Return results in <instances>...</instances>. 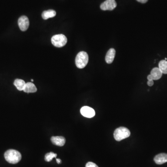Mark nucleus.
<instances>
[{
	"mask_svg": "<svg viewBox=\"0 0 167 167\" xmlns=\"http://www.w3.org/2000/svg\"><path fill=\"white\" fill-rule=\"evenodd\" d=\"M162 74H163L159 68H155L151 70L150 74L151 75L154 80H158L161 79Z\"/></svg>",
	"mask_w": 167,
	"mask_h": 167,
	"instance_id": "obj_11",
	"label": "nucleus"
},
{
	"mask_svg": "<svg viewBox=\"0 0 167 167\" xmlns=\"http://www.w3.org/2000/svg\"><path fill=\"white\" fill-rule=\"evenodd\" d=\"M57 162L58 164H60L61 162V159H56Z\"/></svg>",
	"mask_w": 167,
	"mask_h": 167,
	"instance_id": "obj_21",
	"label": "nucleus"
},
{
	"mask_svg": "<svg viewBox=\"0 0 167 167\" xmlns=\"http://www.w3.org/2000/svg\"><path fill=\"white\" fill-rule=\"evenodd\" d=\"M51 42L54 46L57 47H61L67 44L68 39L64 34H56L52 37Z\"/></svg>",
	"mask_w": 167,
	"mask_h": 167,
	"instance_id": "obj_4",
	"label": "nucleus"
},
{
	"mask_svg": "<svg viewBox=\"0 0 167 167\" xmlns=\"http://www.w3.org/2000/svg\"><path fill=\"white\" fill-rule=\"evenodd\" d=\"M56 12L54 10H48L44 11L42 13V17L44 20H47L48 19L52 18L56 16Z\"/></svg>",
	"mask_w": 167,
	"mask_h": 167,
	"instance_id": "obj_13",
	"label": "nucleus"
},
{
	"mask_svg": "<svg viewBox=\"0 0 167 167\" xmlns=\"http://www.w3.org/2000/svg\"><path fill=\"white\" fill-rule=\"evenodd\" d=\"M116 51L114 49H111L109 50L106 56V61L107 64H111L113 62L115 58Z\"/></svg>",
	"mask_w": 167,
	"mask_h": 167,
	"instance_id": "obj_10",
	"label": "nucleus"
},
{
	"mask_svg": "<svg viewBox=\"0 0 167 167\" xmlns=\"http://www.w3.org/2000/svg\"><path fill=\"white\" fill-rule=\"evenodd\" d=\"M52 143L55 145L58 146H63L65 144V139L63 137H52L51 138Z\"/></svg>",
	"mask_w": 167,
	"mask_h": 167,
	"instance_id": "obj_9",
	"label": "nucleus"
},
{
	"mask_svg": "<svg viewBox=\"0 0 167 167\" xmlns=\"http://www.w3.org/2000/svg\"><path fill=\"white\" fill-rule=\"evenodd\" d=\"M137 1L142 3H145L148 2V0H137Z\"/></svg>",
	"mask_w": 167,
	"mask_h": 167,
	"instance_id": "obj_19",
	"label": "nucleus"
},
{
	"mask_svg": "<svg viewBox=\"0 0 167 167\" xmlns=\"http://www.w3.org/2000/svg\"><path fill=\"white\" fill-rule=\"evenodd\" d=\"M89 61V57L86 52H80L77 55L75 58V64L76 67L80 69L85 68Z\"/></svg>",
	"mask_w": 167,
	"mask_h": 167,
	"instance_id": "obj_2",
	"label": "nucleus"
},
{
	"mask_svg": "<svg viewBox=\"0 0 167 167\" xmlns=\"http://www.w3.org/2000/svg\"><path fill=\"white\" fill-rule=\"evenodd\" d=\"M5 160L11 164H16L19 162L21 159V154L17 150H9L4 154Z\"/></svg>",
	"mask_w": 167,
	"mask_h": 167,
	"instance_id": "obj_1",
	"label": "nucleus"
},
{
	"mask_svg": "<svg viewBox=\"0 0 167 167\" xmlns=\"http://www.w3.org/2000/svg\"><path fill=\"white\" fill-rule=\"evenodd\" d=\"M37 91V88L35 85L31 82H27L26 83L23 91L27 93H34Z\"/></svg>",
	"mask_w": 167,
	"mask_h": 167,
	"instance_id": "obj_12",
	"label": "nucleus"
},
{
	"mask_svg": "<svg viewBox=\"0 0 167 167\" xmlns=\"http://www.w3.org/2000/svg\"><path fill=\"white\" fill-rule=\"evenodd\" d=\"M117 5L115 0H106L101 4L100 8L104 11L112 10L116 8Z\"/></svg>",
	"mask_w": 167,
	"mask_h": 167,
	"instance_id": "obj_5",
	"label": "nucleus"
},
{
	"mask_svg": "<svg viewBox=\"0 0 167 167\" xmlns=\"http://www.w3.org/2000/svg\"><path fill=\"white\" fill-rule=\"evenodd\" d=\"M131 135V132L129 129L124 127H120L115 130L114 132V137L117 141H120L123 139L128 138Z\"/></svg>",
	"mask_w": 167,
	"mask_h": 167,
	"instance_id": "obj_3",
	"label": "nucleus"
},
{
	"mask_svg": "<svg viewBox=\"0 0 167 167\" xmlns=\"http://www.w3.org/2000/svg\"><path fill=\"white\" fill-rule=\"evenodd\" d=\"M18 24L20 30L22 31H25L29 27V20L26 16H21L19 19Z\"/></svg>",
	"mask_w": 167,
	"mask_h": 167,
	"instance_id": "obj_6",
	"label": "nucleus"
},
{
	"mask_svg": "<svg viewBox=\"0 0 167 167\" xmlns=\"http://www.w3.org/2000/svg\"><path fill=\"white\" fill-rule=\"evenodd\" d=\"M155 162L157 164H162L167 162V154L161 153L155 156L154 159Z\"/></svg>",
	"mask_w": 167,
	"mask_h": 167,
	"instance_id": "obj_8",
	"label": "nucleus"
},
{
	"mask_svg": "<svg viewBox=\"0 0 167 167\" xmlns=\"http://www.w3.org/2000/svg\"><path fill=\"white\" fill-rule=\"evenodd\" d=\"M147 79H148V80H153V78H152V76H151V75L150 74L147 77Z\"/></svg>",
	"mask_w": 167,
	"mask_h": 167,
	"instance_id": "obj_20",
	"label": "nucleus"
},
{
	"mask_svg": "<svg viewBox=\"0 0 167 167\" xmlns=\"http://www.w3.org/2000/svg\"><path fill=\"white\" fill-rule=\"evenodd\" d=\"M14 84L19 91H23L26 85V83L23 80L16 79L14 80Z\"/></svg>",
	"mask_w": 167,
	"mask_h": 167,
	"instance_id": "obj_14",
	"label": "nucleus"
},
{
	"mask_svg": "<svg viewBox=\"0 0 167 167\" xmlns=\"http://www.w3.org/2000/svg\"><path fill=\"white\" fill-rule=\"evenodd\" d=\"M31 81H33V80H31Z\"/></svg>",
	"mask_w": 167,
	"mask_h": 167,
	"instance_id": "obj_22",
	"label": "nucleus"
},
{
	"mask_svg": "<svg viewBox=\"0 0 167 167\" xmlns=\"http://www.w3.org/2000/svg\"><path fill=\"white\" fill-rule=\"evenodd\" d=\"M147 84H148V86H150V87H152V86L154 85V81H153V80H148V81L147 82Z\"/></svg>",
	"mask_w": 167,
	"mask_h": 167,
	"instance_id": "obj_18",
	"label": "nucleus"
},
{
	"mask_svg": "<svg viewBox=\"0 0 167 167\" xmlns=\"http://www.w3.org/2000/svg\"><path fill=\"white\" fill-rule=\"evenodd\" d=\"M57 156V155L53 152H51L50 153H47L45 156V160L46 162H49L51 161L53 158H56Z\"/></svg>",
	"mask_w": 167,
	"mask_h": 167,
	"instance_id": "obj_16",
	"label": "nucleus"
},
{
	"mask_svg": "<svg viewBox=\"0 0 167 167\" xmlns=\"http://www.w3.org/2000/svg\"><path fill=\"white\" fill-rule=\"evenodd\" d=\"M159 68L163 74H167V61L162 60L159 63Z\"/></svg>",
	"mask_w": 167,
	"mask_h": 167,
	"instance_id": "obj_15",
	"label": "nucleus"
},
{
	"mask_svg": "<svg viewBox=\"0 0 167 167\" xmlns=\"http://www.w3.org/2000/svg\"><path fill=\"white\" fill-rule=\"evenodd\" d=\"M80 113L84 117L92 118L95 115V112L93 108L88 106H84L80 110Z\"/></svg>",
	"mask_w": 167,
	"mask_h": 167,
	"instance_id": "obj_7",
	"label": "nucleus"
},
{
	"mask_svg": "<svg viewBox=\"0 0 167 167\" xmlns=\"http://www.w3.org/2000/svg\"><path fill=\"white\" fill-rule=\"evenodd\" d=\"M86 167H99L95 163L93 162H88L86 164Z\"/></svg>",
	"mask_w": 167,
	"mask_h": 167,
	"instance_id": "obj_17",
	"label": "nucleus"
}]
</instances>
